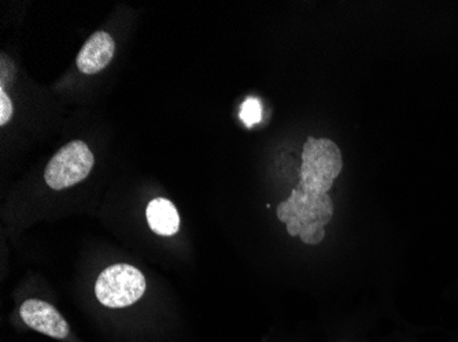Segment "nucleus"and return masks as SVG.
Listing matches in <instances>:
<instances>
[{
  "instance_id": "nucleus-6",
  "label": "nucleus",
  "mask_w": 458,
  "mask_h": 342,
  "mask_svg": "<svg viewBox=\"0 0 458 342\" xmlns=\"http://www.w3.org/2000/svg\"><path fill=\"white\" fill-rule=\"evenodd\" d=\"M115 53L114 40L106 32H97L86 41L77 55V68L81 73L97 74L107 68Z\"/></svg>"
},
{
  "instance_id": "nucleus-5",
  "label": "nucleus",
  "mask_w": 458,
  "mask_h": 342,
  "mask_svg": "<svg viewBox=\"0 0 458 342\" xmlns=\"http://www.w3.org/2000/svg\"><path fill=\"white\" fill-rule=\"evenodd\" d=\"M20 315L25 325L51 338L65 339L71 334V328L65 318L50 303L30 298L22 303Z\"/></svg>"
},
{
  "instance_id": "nucleus-1",
  "label": "nucleus",
  "mask_w": 458,
  "mask_h": 342,
  "mask_svg": "<svg viewBox=\"0 0 458 342\" xmlns=\"http://www.w3.org/2000/svg\"><path fill=\"white\" fill-rule=\"evenodd\" d=\"M277 218L287 226L291 238H301L308 246H318L326 238V228L334 215V203L328 194H318L302 184L277 205Z\"/></svg>"
},
{
  "instance_id": "nucleus-4",
  "label": "nucleus",
  "mask_w": 458,
  "mask_h": 342,
  "mask_svg": "<svg viewBox=\"0 0 458 342\" xmlns=\"http://www.w3.org/2000/svg\"><path fill=\"white\" fill-rule=\"evenodd\" d=\"M95 158L84 141L62 146L46 167L45 179L54 190L66 189L84 181L94 169Z\"/></svg>"
},
{
  "instance_id": "nucleus-7",
  "label": "nucleus",
  "mask_w": 458,
  "mask_h": 342,
  "mask_svg": "<svg viewBox=\"0 0 458 342\" xmlns=\"http://www.w3.org/2000/svg\"><path fill=\"white\" fill-rule=\"evenodd\" d=\"M148 226L154 233L171 238L180 230V215L171 200L157 197L148 203L146 210Z\"/></svg>"
},
{
  "instance_id": "nucleus-3",
  "label": "nucleus",
  "mask_w": 458,
  "mask_h": 342,
  "mask_svg": "<svg viewBox=\"0 0 458 342\" xmlns=\"http://www.w3.org/2000/svg\"><path fill=\"white\" fill-rule=\"evenodd\" d=\"M146 278L131 264H113L100 272L95 284L98 302L107 308L135 304L146 292Z\"/></svg>"
},
{
  "instance_id": "nucleus-8",
  "label": "nucleus",
  "mask_w": 458,
  "mask_h": 342,
  "mask_svg": "<svg viewBox=\"0 0 458 342\" xmlns=\"http://www.w3.org/2000/svg\"><path fill=\"white\" fill-rule=\"evenodd\" d=\"M262 118V105L259 100L250 97L242 104L241 120L246 126H254L259 123Z\"/></svg>"
},
{
  "instance_id": "nucleus-2",
  "label": "nucleus",
  "mask_w": 458,
  "mask_h": 342,
  "mask_svg": "<svg viewBox=\"0 0 458 342\" xmlns=\"http://www.w3.org/2000/svg\"><path fill=\"white\" fill-rule=\"evenodd\" d=\"M344 161L339 146L328 138H309L303 146L301 184L318 194H328L341 174Z\"/></svg>"
},
{
  "instance_id": "nucleus-9",
  "label": "nucleus",
  "mask_w": 458,
  "mask_h": 342,
  "mask_svg": "<svg viewBox=\"0 0 458 342\" xmlns=\"http://www.w3.org/2000/svg\"><path fill=\"white\" fill-rule=\"evenodd\" d=\"M13 117V103L4 88H0V125L4 126Z\"/></svg>"
}]
</instances>
